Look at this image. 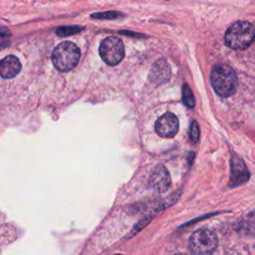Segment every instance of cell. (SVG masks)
<instances>
[{
    "mask_svg": "<svg viewBox=\"0 0 255 255\" xmlns=\"http://www.w3.org/2000/svg\"><path fill=\"white\" fill-rule=\"evenodd\" d=\"M249 179V171L245 163L238 158L233 156L231 160V180L230 183L233 185L243 183Z\"/></svg>",
    "mask_w": 255,
    "mask_h": 255,
    "instance_id": "obj_9",
    "label": "cell"
},
{
    "mask_svg": "<svg viewBox=\"0 0 255 255\" xmlns=\"http://www.w3.org/2000/svg\"><path fill=\"white\" fill-rule=\"evenodd\" d=\"M177 255H182V254H177Z\"/></svg>",
    "mask_w": 255,
    "mask_h": 255,
    "instance_id": "obj_17",
    "label": "cell"
},
{
    "mask_svg": "<svg viewBox=\"0 0 255 255\" xmlns=\"http://www.w3.org/2000/svg\"><path fill=\"white\" fill-rule=\"evenodd\" d=\"M170 68L164 59L157 60L149 72L148 80L151 84L158 86L166 83L170 78Z\"/></svg>",
    "mask_w": 255,
    "mask_h": 255,
    "instance_id": "obj_8",
    "label": "cell"
},
{
    "mask_svg": "<svg viewBox=\"0 0 255 255\" xmlns=\"http://www.w3.org/2000/svg\"><path fill=\"white\" fill-rule=\"evenodd\" d=\"M210 82L213 90L221 97L232 96L238 87L235 72L226 65H216L211 71Z\"/></svg>",
    "mask_w": 255,
    "mask_h": 255,
    "instance_id": "obj_1",
    "label": "cell"
},
{
    "mask_svg": "<svg viewBox=\"0 0 255 255\" xmlns=\"http://www.w3.org/2000/svg\"><path fill=\"white\" fill-rule=\"evenodd\" d=\"M200 135V129H199V126L197 124L196 121H193L190 127V132H189V137L193 142H196L199 138Z\"/></svg>",
    "mask_w": 255,
    "mask_h": 255,
    "instance_id": "obj_14",
    "label": "cell"
},
{
    "mask_svg": "<svg viewBox=\"0 0 255 255\" xmlns=\"http://www.w3.org/2000/svg\"><path fill=\"white\" fill-rule=\"evenodd\" d=\"M178 119L172 113H165L155 122L154 128L156 133L164 138L173 137L178 131Z\"/></svg>",
    "mask_w": 255,
    "mask_h": 255,
    "instance_id": "obj_6",
    "label": "cell"
},
{
    "mask_svg": "<svg viewBox=\"0 0 255 255\" xmlns=\"http://www.w3.org/2000/svg\"><path fill=\"white\" fill-rule=\"evenodd\" d=\"M120 14L115 12V11H108V12H101L98 14H93V18H98V19H114L119 17Z\"/></svg>",
    "mask_w": 255,
    "mask_h": 255,
    "instance_id": "obj_15",
    "label": "cell"
},
{
    "mask_svg": "<svg viewBox=\"0 0 255 255\" xmlns=\"http://www.w3.org/2000/svg\"><path fill=\"white\" fill-rule=\"evenodd\" d=\"M81 52L79 47L69 41L60 43L52 53L54 67L60 72H69L79 63Z\"/></svg>",
    "mask_w": 255,
    "mask_h": 255,
    "instance_id": "obj_3",
    "label": "cell"
},
{
    "mask_svg": "<svg viewBox=\"0 0 255 255\" xmlns=\"http://www.w3.org/2000/svg\"><path fill=\"white\" fill-rule=\"evenodd\" d=\"M237 231L244 235L253 236L255 235V211L246 214L237 224Z\"/></svg>",
    "mask_w": 255,
    "mask_h": 255,
    "instance_id": "obj_11",
    "label": "cell"
},
{
    "mask_svg": "<svg viewBox=\"0 0 255 255\" xmlns=\"http://www.w3.org/2000/svg\"><path fill=\"white\" fill-rule=\"evenodd\" d=\"M188 243L193 253L197 255H208L216 249L218 239L213 231L203 228L193 232Z\"/></svg>",
    "mask_w": 255,
    "mask_h": 255,
    "instance_id": "obj_4",
    "label": "cell"
},
{
    "mask_svg": "<svg viewBox=\"0 0 255 255\" xmlns=\"http://www.w3.org/2000/svg\"><path fill=\"white\" fill-rule=\"evenodd\" d=\"M82 29L83 28L79 26H65V27H60L57 30V34L61 37H67L80 32Z\"/></svg>",
    "mask_w": 255,
    "mask_h": 255,
    "instance_id": "obj_13",
    "label": "cell"
},
{
    "mask_svg": "<svg viewBox=\"0 0 255 255\" xmlns=\"http://www.w3.org/2000/svg\"><path fill=\"white\" fill-rule=\"evenodd\" d=\"M99 53L106 64L116 66L125 57V46L120 38L110 36L102 41Z\"/></svg>",
    "mask_w": 255,
    "mask_h": 255,
    "instance_id": "obj_5",
    "label": "cell"
},
{
    "mask_svg": "<svg viewBox=\"0 0 255 255\" xmlns=\"http://www.w3.org/2000/svg\"><path fill=\"white\" fill-rule=\"evenodd\" d=\"M149 219L150 218H145V219H142L141 221H139L137 224H136V226L131 230V234L129 235V236H131V235H133L134 233H136V232H138L141 228H143L147 223H148V221H149Z\"/></svg>",
    "mask_w": 255,
    "mask_h": 255,
    "instance_id": "obj_16",
    "label": "cell"
},
{
    "mask_svg": "<svg viewBox=\"0 0 255 255\" xmlns=\"http://www.w3.org/2000/svg\"><path fill=\"white\" fill-rule=\"evenodd\" d=\"M255 40V30L253 26L246 21L233 23L226 31L224 36L225 44L234 50H243L248 48Z\"/></svg>",
    "mask_w": 255,
    "mask_h": 255,
    "instance_id": "obj_2",
    "label": "cell"
},
{
    "mask_svg": "<svg viewBox=\"0 0 255 255\" xmlns=\"http://www.w3.org/2000/svg\"><path fill=\"white\" fill-rule=\"evenodd\" d=\"M149 182L151 187L157 192H165L170 187V175L163 165H157L151 172Z\"/></svg>",
    "mask_w": 255,
    "mask_h": 255,
    "instance_id": "obj_7",
    "label": "cell"
},
{
    "mask_svg": "<svg viewBox=\"0 0 255 255\" xmlns=\"http://www.w3.org/2000/svg\"><path fill=\"white\" fill-rule=\"evenodd\" d=\"M182 101L188 108H193L195 106V100L192 91L187 84H184L182 87Z\"/></svg>",
    "mask_w": 255,
    "mask_h": 255,
    "instance_id": "obj_12",
    "label": "cell"
},
{
    "mask_svg": "<svg viewBox=\"0 0 255 255\" xmlns=\"http://www.w3.org/2000/svg\"><path fill=\"white\" fill-rule=\"evenodd\" d=\"M21 70V63L17 57L13 55L6 56L0 64V74L4 79H10L19 74Z\"/></svg>",
    "mask_w": 255,
    "mask_h": 255,
    "instance_id": "obj_10",
    "label": "cell"
}]
</instances>
